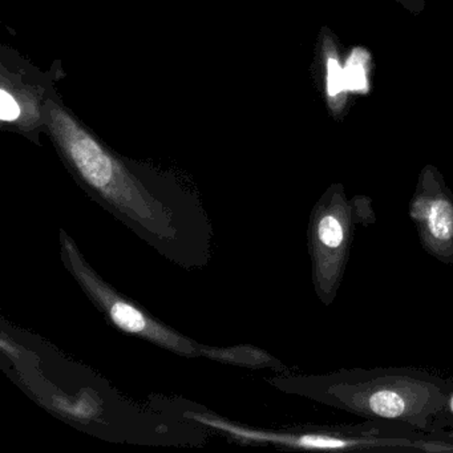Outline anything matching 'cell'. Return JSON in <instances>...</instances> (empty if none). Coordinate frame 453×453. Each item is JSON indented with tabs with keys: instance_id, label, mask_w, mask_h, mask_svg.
Masks as SVG:
<instances>
[{
	"instance_id": "6da1fadb",
	"label": "cell",
	"mask_w": 453,
	"mask_h": 453,
	"mask_svg": "<svg viewBox=\"0 0 453 453\" xmlns=\"http://www.w3.org/2000/svg\"><path fill=\"white\" fill-rule=\"evenodd\" d=\"M46 134L75 181L103 208L166 258L184 266L205 264L193 246L195 235L209 241L206 219L179 177L111 150L59 94L47 103Z\"/></svg>"
},
{
	"instance_id": "9c48e42d",
	"label": "cell",
	"mask_w": 453,
	"mask_h": 453,
	"mask_svg": "<svg viewBox=\"0 0 453 453\" xmlns=\"http://www.w3.org/2000/svg\"><path fill=\"white\" fill-rule=\"evenodd\" d=\"M371 57L365 49L352 50L344 63L347 87L354 94H367L370 89Z\"/></svg>"
},
{
	"instance_id": "7a4b0ae2",
	"label": "cell",
	"mask_w": 453,
	"mask_h": 453,
	"mask_svg": "<svg viewBox=\"0 0 453 453\" xmlns=\"http://www.w3.org/2000/svg\"><path fill=\"white\" fill-rule=\"evenodd\" d=\"M280 387L320 404L375 423L436 434L452 426L448 396L453 381L412 367L352 368L280 380Z\"/></svg>"
},
{
	"instance_id": "277c9868",
	"label": "cell",
	"mask_w": 453,
	"mask_h": 453,
	"mask_svg": "<svg viewBox=\"0 0 453 453\" xmlns=\"http://www.w3.org/2000/svg\"><path fill=\"white\" fill-rule=\"evenodd\" d=\"M65 76L62 60L43 71L12 47H0L2 129L41 145L42 134H46L47 103L58 94V83Z\"/></svg>"
},
{
	"instance_id": "52a82bcc",
	"label": "cell",
	"mask_w": 453,
	"mask_h": 453,
	"mask_svg": "<svg viewBox=\"0 0 453 453\" xmlns=\"http://www.w3.org/2000/svg\"><path fill=\"white\" fill-rule=\"evenodd\" d=\"M408 213L424 250L441 264L453 265V193L434 165L418 174Z\"/></svg>"
},
{
	"instance_id": "30bf717a",
	"label": "cell",
	"mask_w": 453,
	"mask_h": 453,
	"mask_svg": "<svg viewBox=\"0 0 453 453\" xmlns=\"http://www.w3.org/2000/svg\"><path fill=\"white\" fill-rule=\"evenodd\" d=\"M448 412H449L453 420V388L450 389L449 396H448Z\"/></svg>"
},
{
	"instance_id": "5b68a950",
	"label": "cell",
	"mask_w": 453,
	"mask_h": 453,
	"mask_svg": "<svg viewBox=\"0 0 453 453\" xmlns=\"http://www.w3.org/2000/svg\"><path fill=\"white\" fill-rule=\"evenodd\" d=\"M201 423L221 429L238 439L269 442L296 449H421L453 450V444L445 441H426L405 434H395L388 424L375 423L357 426H312L299 431H258L243 428L224 420L195 415Z\"/></svg>"
},
{
	"instance_id": "ba28073f",
	"label": "cell",
	"mask_w": 453,
	"mask_h": 453,
	"mask_svg": "<svg viewBox=\"0 0 453 453\" xmlns=\"http://www.w3.org/2000/svg\"><path fill=\"white\" fill-rule=\"evenodd\" d=\"M320 67L325 83V96L328 108L334 118H339L343 113L349 96L346 71L339 57L335 41L327 30L320 35Z\"/></svg>"
},
{
	"instance_id": "3957f363",
	"label": "cell",
	"mask_w": 453,
	"mask_h": 453,
	"mask_svg": "<svg viewBox=\"0 0 453 453\" xmlns=\"http://www.w3.org/2000/svg\"><path fill=\"white\" fill-rule=\"evenodd\" d=\"M370 197L355 196L349 200L342 184L330 185L310 214L309 251L312 265V285L325 306L338 296L346 273L352 237L357 225L375 224Z\"/></svg>"
},
{
	"instance_id": "8992f818",
	"label": "cell",
	"mask_w": 453,
	"mask_h": 453,
	"mask_svg": "<svg viewBox=\"0 0 453 453\" xmlns=\"http://www.w3.org/2000/svg\"><path fill=\"white\" fill-rule=\"evenodd\" d=\"M62 256L71 274L113 326L124 333L152 342L176 354L185 357H197L200 354L197 344L166 327L145 312L139 304L132 303L113 290L84 262L78 248L65 234H62Z\"/></svg>"
}]
</instances>
